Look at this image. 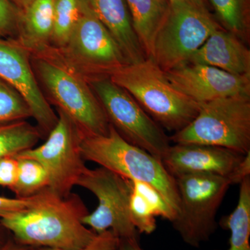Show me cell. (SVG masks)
<instances>
[{"label": "cell", "mask_w": 250, "mask_h": 250, "mask_svg": "<svg viewBox=\"0 0 250 250\" xmlns=\"http://www.w3.org/2000/svg\"><path fill=\"white\" fill-rule=\"evenodd\" d=\"M88 213L77 194L60 197L47 188L27 208L0 218V225L23 246L79 250L97 234L82 221Z\"/></svg>", "instance_id": "cell-1"}, {"label": "cell", "mask_w": 250, "mask_h": 250, "mask_svg": "<svg viewBox=\"0 0 250 250\" xmlns=\"http://www.w3.org/2000/svg\"><path fill=\"white\" fill-rule=\"evenodd\" d=\"M33 71L50 106L71 118L83 136L107 134L110 124L90 83L49 45L30 54Z\"/></svg>", "instance_id": "cell-2"}, {"label": "cell", "mask_w": 250, "mask_h": 250, "mask_svg": "<svg viewBox=\"0 0 250 250\" xmlns=\"http://www.w3.org/2000/svg\"><path fill=\"white\" fill-rule=\"evenodd\" d=\"M163 129L176 133L196 117L200 104L181 93L152 59L122 67L111 77Z\"/></svg>", "instance_id": "cell-3"}, {"label": "cell", "mask_w": 250, "mask_h": 250, "mask_svg": "<svg viewBox=\"0 0 250 250\" xmlns=\"http://www.w3.org/2000/svg\"><path fill=\"white\" fill-rule=\"evenodd\" d=\"M80 149L85 161L95 163L129 180L152 186L178 213L176 179L166 170L160 159L125 141L111 125L106 134L83 136Z\"/></svg>", "instance_id": "cell-4"}, {"label": "cell", "mask_w": 250, "mask_h": 250, "mask_svg": "<svg viewBox=\"0 0 250 250\" xmlns=\"http://www.w3.org/2000/svg\"><path fill=\"white\" fill-rule=\"evenodd\" d=\"M174 144H201L250 152V95H238L200 104L193 121L170 136Z\"/></svg>", "instance_id": "cell-5"}, {"label": "cell", "mask_w": 250, "mask_h": 250, "mask_svg": "<svg viewBox=\"0 0 250 250\" xmlns=\"http://www.w3.org/2000/svg\"><path fill=\"white\" fill-rule=\"evenodd\" d=\"M175 179L179 208L171 223L184 243L197 248L216 231L217 212L231 183L227 177L207 173L187 174Z\"/></svg>", "instance_id": "cell-6"}, {"label": "cell", "mask_w": 250, "mask_h": 250, "mask_svg": "<svg viewBox=\"0 0 250 250\" xmlns=\"http://www.w3.org/2000/svg\"><path fill=\"white\" fill-rule=\"evenodd\" d=\"M81 14L66 44L57 49L88 83L111 78L130 64L109 31L80 0Z\"/></svg>", "instance_id": "cell-7"}, {"label": "cell", "mask_w": 250, "mask_h": 250, "mask_svg": "<svg viewBox=\"0 0 250 250\" xmlns=\"http://www.w3.org/2000/svg\"><path fill=\"white\" fill-rule=\"evenodd\" d=\"M89 83L108 123L118 134L128 143L161 160L170 146V141L160 125L126 90L111 79Z\"/></svg>", "instance_id": "cell-8"}, {"label": "cell", "mask_w": 250, "mask_h": 250, "mask_svg": "<svg viewBox=\"0 0 250 250\" xmlns=\"http://www.w3.org/2000/svg\"><path fill=\"white\" fill-rule=\"evenodd\" d=\"M221 26L210 11L187 5L171 6L157 35L151 59L164 72L187 63L210 34Z\"/></svg>", "instance_id": "cell-9"}, {"label": "cell", "mask_w": 250, "mask_h": 250, "mask_svg": "<svg viewBox=\"0 0 250 250\" xmlns=\"http://www.w3.org/2000/svg\"><path fill=\"white\" fill-rule=\"evenodd\" d=\"M77 186L89 190L98 200L96 209L83 218V225L95 233L111 230L119 239H139V231L130 214L131 180L100 166L87 167Z\"/></svg>", "instance_id": "cell-10"}, {"label": "cell", "mask_w": 250, "mask_h": 250, "mask_svg": "<svg viewBox=\"0 0 250 250\" xmlns=\"http://www.w3.org/2000/svg\"><path fill=\"white\" fill-rule=\"evenodd\" d=\"M57 112L58 121L45 143L15 156L39 161L48 173L49 190L66 197L87 167L80 149L83 134L70 117L59 110Z\"/></svg>", "instance_id": "cell-11"}, {"label": "cell", "mask_w": 250, "mask_h": 250, "mask_svg": "<svg viewBox=\"0 0 250 250\" xmlns=\"http://www.w3.org/2000/svg\"><path fill=\"white\" fill-rule=\"evenodd\" d=\"M0 79L25 99L42 139H46L57 125L58 115L41 92L31 67L30 54L14 39H0Z\"/></svg>", "instance_id": "cell-12"}, {"label": "cell", "mask_w": 250, "mask_h": 250, "mask_svg": "<svg viewBox=\"0 0 250 250\" xmlns=\"http://www.w3.org/2000/svg\"><path fill=\"white\" fill-rule=\"evenodd\" d=\"M166 74L176 89L199 104L250 95V75H232L216 67L188 62Z\"/></svg>", "instance_id": "cell-13"}, {"label": "cell", "mask_w": 250, "mask_h": 250, "mask_svg": "<svg viewBox=\"0 0 250 250\" xmlns=\"http://www.w3.org/2000/svg\"><path fill=\"white\" fill-rule=\"evenodd\" d=\"M245 155L217 146L201 144L170 146L161 163L174 179L192 174H213L228 177Z\"/></svg>", "instance_id": "cell-14"}, {"label": "cell", "mask_w": 250, "mask_h": 250, "mask_svg": "<svg viewBox=\"0 0 250 250\" xmlns=\"http://www.w3.org/2000/svg\"><path fill=\"white\" fill-rule=\"evenodd\" d=\"M188 63L216 67L235 75H250V50L236 35L223 28L213 31Z\"/></svg>", "instance_id": "cell-15"}, {"label": "cell", "mask_w": 250, "mask_h": 250, "mask_svg": "<svg viewBox=\"0 0 250 250\" xmlns=\"http://www.w3.org/2000/svg\"><path fill=\"white\" fill-rule=\"evenodd\" d=\"M82 1L109 31L129 63H136L147 58L135 33L125 0Z\"/></svg>", "instance_id": "cell-16"}, {"label": "cell", "mask_w": 250, "mask_h": 250, "mask_svg": "<svg viewBox=\"0 0 250 250\" xmlns=\"http://www.w3.org/2000/svg\"><path fill=\"white\" fill-rule=\"evenodd\" d=\"M54 26L53 0H36L21 11L14 40L29 54L50 45Z\"/></svg>", "instance_id": "cell-17"}, {"label": "cell", "mask_w": 250, "mask_h": 250, "mask_svg": "<svg viewBox=\"0 0 250 250\" xmlns=\"http://www.w3.org/2000/svg\"><path fill=\"white\" fill-rule=\"evenodd\" d=\"M131 182L130 214L139 233H152L156 229V216L173 220L177 213L154 187L139 181Z\"/></svg>", "instance_id": "cell-18"}, {"label": "cell", "mask_w": 250, "mask_h": 250, "mask_svg": "<svg viewBox=\"0 0 250 250\" xmlns=\"http://www.w3.org/2000/svg\"><path fill=\"white\" fill-rule=\"evenodd\" d=\"M133 27L147 58H151L156 36L168 18L170 0H125Z\"/></svg>", "instance_id": "cell-19"}, {"label": "cell", "mask_w": 250, "mask_h": 250, "mask_svg": "<svg viewBox=\"0 0 250 250\" xmlns=\"http://www.w3.org/2000/svg\"><path fill=\"white\" fill-rule=\"evenodd\" d=\"M220 225L231 232L229 248L227 250H250V176L240 184L236 208L222 218Z\"/></svg>", "instance_id": "cell-20"}, {"label": "cell", "mask_w": 250, "mask_h": 250, "mask_svg": "<svg viewBox=\"0 0 250 250\" xmlns=\"http://www.w3.org/2000/svg\"><path fill=\"white\" fill-rule=\"evenodd\" d=\"M217 22L245 43L250 41V0H207Z\"/></svg>", "instance_id": "cell-21"}, {"label": "cell", "mask_w": 250, "mask_h": 250, "mask_svg": "<svg viewBox=\"0 0 250 250\" xmlns=\"http://www.w3.org/2000/svg\"><path fill=\"white\" fill-rule=\"evenodd\" d=\"M41 139L37 126L27 121L0 124V159L35 147Z\"/></svg>", "instance_id": "cell-22"}, {"label": "cell", "mask_w": 250, "mask_h": 250, "mask_svg": "<svg viewBox=\"0 0 250 250\" xmlns=\"http://www.w3.org/2000/svg\"><path fill=\"white\" fill-rule=\"evenodd\" d=\"M16 158L18 161V177L11 190L16 197L28 198L49 187L48 173L39 161L28 158Z\"/></svg>", "instance_id": "cell-23"}, {"label": "cell", "mask_w": 250, "mask_h": 250, "mask_svg": "<svg viewBox=\"0 0 250 250\" xmlns=\"http://www.w3.org/2000/svg\"><path fill=\"white\" fill-rule=\"evenodd\" d=\"M54 26L50 45L61 49L66 44L81 14L80 0H53Z\"/></svg>", "instance_id": "cell-24"}, {"label": "cell", "mask_w": 250, "mask_h": 250, "mask_svg": "<svg viewBox=\"0 0 250 250\" xmlns=\"http://www.w3.org/2000/svg\"><path fill=\"white\" fill-rule=\"evenodd\" d=\"M32 113L25 99L17 90L0 79V124L27 121Z\"/></svg>", "instance_id": "cell-25"}, {"label": "cell", "mask_w": 250, "mask_h": 250, "mask_svg": "<svg viewBox=\"0 0 250 250\" xmlns=\"http://www.w3.org/2000/svg\"><path fill=\"white\" fill-rule=\"evenodd\" d=\"M21 15L9 0H0V39H16Z\"/></svg>", "instance_id": "cell-26"}, {"label": "cell", "mask_w": 250, "mask_h": 250, "mask_svg": "<svg viewBox=\"0 0 250 250\" xmlns=\"http://www.w3.org/2000/svg\"><path fill=\"white\" fill-rule=\"evenodd\" d=\"M18 173V161L15 156L0 159V187L11 190L17 180Z\"/></svg>", "instance_id": "cell-27"}, {"label": "cell", "mask_w": 250, "mask_h": 250, "mask_svg": "<svg viewBox=\"0 0 250 250\" xmlns=\"http://www.w3.org/2000/svg\"><path fill=\"white\" fill-rule=\"evenodd\" d=\"M119 238L111 230L97 233L93 240L79 250H118Z\"/></svg>", "instance_id": "cell-28"}, {"label": "cell", "mask_w": 250, "mask_h": 250, "mask_svg": "<svg viewBox=\"0 0 250 250\" xmlns=\"http://www.w3.org/2000/svg\"><path fill=\"white\" fill-rule=\"evenodd\" d=\"M35 195L28 198H10L0 196V218L27 208L34 202Z\"/></svg>", "instance_id": "cell-29"}, {"label": "cell", "mask_w": 250, "mask_h": 250, "mask_svg": "<svg viewBox=\"0 0 250 250\" xmlns=\"http://www.w3.org/2000/svg\"><path fill=\"white\" fill-rule=\"evenodd\" d=\"M250 176V152L243 157L241 162L237 166L235 170L228 176L231 185L241 184L242 181Z\"/></svg>", "instance_id": "cell-30"}, {"label": "cell", "mask_w": 250, "mask_h": 250, "mask_svg": "<svg viewBox=\"0 0 250 250\" xmlns=\"http://www.w3.org/2000/svg\"><path fill=\"white\" fill-rule=\"evenodd\" d=\"M171 6L177 5H187L198 8L204 11H210V6L207 0H170Z\"/></svg>", "instance_id": "cell-31"}, {"label": "cell", "mask_w": 250, "mask_h": 250, "mask_svg": "<svg viewBox=\"0 0 250 250\" xmlns=\"http://www.w3.org/2000/svg\"><path fill=\"white\" fill-rule=\"evenodd\" d=\"M118 250H143L136 238H123L119 239Z\"/></svg>", "instance_id": "cell-32"}, {"label": "cell", "mask_w": 250, "mask_h": 250, "mask_svg": "<svg viewBox=\"0 0 250 250\" xmlns=\"http://www.w3.org/2000/svg\"><path fill=\"white\" fill-rule=\"evenodd\" d=\"M30 247L23 246L17 243L12 236L10 237L4 246L0 248V250H31Z\"/></svg>", "instance_id": "cell-33"}, {"label": "cell", "mask_w": 250, "mask_h": 250, "mask_svg": "<svg viewBox=\"0 0 250 250\" xmlns=\"http://www.w3.org/2000/svg\"><path fill=\"white\" fill-rule=\"evenodd\" d=\"M13 4L16 6L20 11H22L25 9L31 3L34 2L36 0H9Z\"/></svg>", "instance_id": "cell-34"}, {"label": "cell", "mask_w": 250, "mask_h": 250, "mask_svg": "<svg viewBox=\"0 0 250 250\" xmlns=\"http://www.w3.org/2000/svg\"><path fill=\"white\" fill-rule=\"evenodd\" d=\"M11 233L4 227L0 225V248H1L11 237Z\"/></svg>", "instance_id": "cell-35"}, {"label": "cell", "mask_w": 250, "mask_h": 250, "mask_svg": "<svg viewBox=\"0 0 250 250\" xmlns=\"http://www.w3.org/2000/svg\"><path fill=\"white\" fill-rule=\"evenodd\" d=\"M31 250H58L55 249H52V248H33Z\"/></svg>", "instance_id": "cell-36"}]
</instances>
